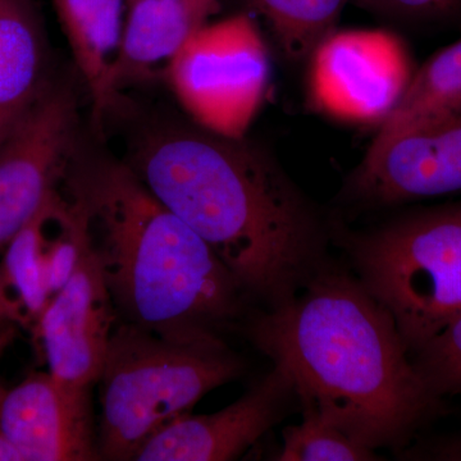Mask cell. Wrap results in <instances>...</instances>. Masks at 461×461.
<instances>
[{
    "label": "cell",
    "instance_id": "9",
    "mask_svg": "<svg viewBox=\"0 0 461 461\" xmlns=\"http://www.w3.org/2000/svg\"><path fill=\"white\" fill-rule=\"evenodd\" d=\"M344 193L373 206L461 194V108L369 148Z\"/></svg>",
    "mask_w": 461,
    "mask_h": 461
},
{
    "label": "cell",
    "instance_id": "14",
    "mask_svg": "<svg viewBox=\"0 0 461 461\" xmlns=\"http://www.w3.org/2000/svg\"><path fill=\"white\" fill-rule=\"evenodd\" d=\"M50 84L38 9L32 0H0V145Z\"/></svg>",
    "mask_w": 461,
    "mask_h": 461
},
{
    "label": "cell",
    "instance_id": "15",
    "mask_svg": "<svg viewBox=\"0 0 461 461\" xmlns=\"http://www.w3.org/2000/svg\"><path fill=\"white\" fill-rule=\"evenodd\" d=\"M76 66L102 117L112 107L109 75L120 50L124 0H53Z\"/></svg>",
    "mask_w": 461,
    "mask_h": 461
},
{
    "label": "cell",
    "instance_id": "4",
    "mask_svg": "<svg viewBox=\"0 0 461 461\" xmlns=\"http://www.w3.org/2000/svg\"><path fill=\"white\" fill-rule=\"evenodd\" d=\"M218 333L169 338L123 321L100 373V460H135L167 423L244 372Z\"/></svg>",
    "mask_w": 461,
    "mask_h": 461
},
{
    "label": "cell",
    "instance_id": "13",
    "mask_svg": "<svg viewBox=\"0 0 461 461\" xmlns=\"http://www.w3.org/2000/svg\"><path fill=\"white\" fill-rule=\"evenodd\" d=\"M209 14L190 0H131L109 75L112 102L127 85L142 80L158 68L166 72Z\"/></svg>",
    "mask_w": 461,
    "mask_h": 461
},
{
    "label": "cell",
    "instance_id": "8",
    "mask_svg": "<svg viewBox=\"0 0 461 461\" xmlns=\"http://www.w3.org/2000/svg\"><path fill=\"white\" fill-rule=\"evenodd\" d=\"M77 121L75 94L50 81L0 145V253L66 177Z\"/></svg>",
    "mask_w": 461,
    "mask_h": 461
},
{
    "label": "cell",
    "instance_id": "1",
    "mask_svg": "<svg viewBox=\"0 0 461 461\" xmlns=\"http://www.w3.org/2000/svg\"><path fill=\"white\" fill-rule=\"evenodd\" d=\"M204 240L245 295L272 308L327 263L318 212L263 149L193 126L145 135L127 165Z\"/></svg>",
    "mask_w": 461,
    "mask_h": 461
},
{
    "label": "cell",
    "instance_id": "16",
    "mask_svg": "<svg viewBox=\"0 0 461 461\" xmlns=\"http://www.w3.org/2000/svg\"><path fill=\"white\" fill-rule=\"evenodd\" d=\"M461 108V38L430 56L414 71L405 93L381 123L371 147L406 130L432 122Z\"/></svg>",
    "mask_w": 461,
    "mask_h": 461
},
{
    "label": "cell",
    "instance_id": "21",
    "mask_svg": "<svg viewBox=\"0 0 461 461\" xmlns=\"http://www.w3.org/2000/svg\"><path fill=\"white\" fill-rule=\"evenodd\" d=\"M372 14L417 25H447L461 21V0H351Z\"/></svg>",
    "mask_w": 461,
    "mask_h": 461
},
{
    "label": "cell",
    "instance_id": "2",
    "mask_svg": "<svg viewBox=\"0 0 461 461\" xmlns=\"http://www.w3.org/2000/svg\"><path fill=\"white\" fill-rule=\"evenodd\" d=\"M247 333L287 373L300 405L372 450L400 453L444 414L387 309L327 263L291 299L251 317Z\"/></svg>",
    "mask_w": 461,
    "mask_h": 461
},
{
    "label": "cell",
    "instance_id": "17",
    "mask_svg": "<svg viewBox=\"0 0 461 461\" xmlns=\"http://www.w3.org/2000/svg\"><path fill=\"white\" fill-rule=\"evenodd\" d=\"M44 205L11 240L0 267V309L12 327L39 321L50 302L41 258Z\"/></svg>",
    "mask_w": 461,
    "mask_h": 461
},
{
    "label": "cell",
    "instance_id": "25",
    "mask_svg": "<svg viewBox=\"0 0 461 461\" xmlns=\"http://www.w3.org/2000/svg\"><path fill=\"white\" fill-rule=\"evenodd\" d=\"M190 2L198 5L199 8L204 9L208 14H211V12L213 11L214 5H217L218 0H190Z\"/></svg>",
    "mask_w": 461,
    "mask_h": 461
},
{
    "label": "cell",
    "instance_id": "24",
    "mask_svg": "<svg viewBox=\"0 0 461 461\" xmlns=\"http://www.w3.org/2000/svg\"><path fill=\"white\" fill-rule=\"evenodd\" d=\"M11 330L12 326L5 321V315L2 313V309H0V344H5V342L7 341Z\"/></svg>",
    "mask_w": 461,
    "mask_h": 461
},
{
    "label": "cell",
    "instance_id": "5",
    "mask_svg": "<svg viewBox=\"0 0 461 461\" xmlns=\"http://www.w3.org/2000/svg\"><path fill=\"white\" fill-rule=\"evenodd\" d=\"M341 241L409 354L461 314V202L409 212Z\"/></svg>",
    "mask_w": 461,
    "mask_h": 461
},
{
    "label": "cell",
    "instance_id": "20",
    "mask_svg": "<svg viewBox=\"0 0 461 461\" xmlns=\"http://www.w3.org/2000/svg\"><path fill=\"white\" fill-rule=\"evenodd\" d=\"M412 366L437 399L461 393V314L411 355Z\"/></svg>",
    "mask_w": 461,
    "mask_h": 461
},
{
    "label": "cell",
    "instance_id": "12",
    "mask_svg": "<svg viewBox=\"0 0 461 461\" xmlns=\"http://www.w3.org/2000/svg\"><path fill=\"white\" fill-rule=\"evenodd\" d=\"M113 300L91 251L85 250L66 286L39 318V336L50 373L78 387L99 381L114 330Z\"/></svg>",
    "mask_w": 461,
    "mask_h": 461
},
{
    "label": "cell",
    "instance_id": "18",
    "mask_svg": "<svg viewBox=\"0 0 461 461\" xmlns=\"http://www.w3.org/2000/svg\"><path fill=\"white\" fill-rule=\"evenodd\" d=\"M268 23L278 48L294 62L308 59L351 0H247Z\"/></svg>",
    "mask_w": 461,
    "mask_h": 461
},
{
    "label": "cell",
    "instance_id": "23",
    "mask_svg": "<svg viewBox=\"0 0 461 461\" xmlns=\"http://www.w3.org/2000/svg\"><path fill=\"white\" fill-rule=\"evenodd\" d=\"M0 461H23V455L18 453L14 446L2 435H0Z\"/></svg>",
    "mask_w": 461,
    "mask_h": 461
},
{
    "label": "cell",
    "instance_id": "26",
    "mask_svg": "<svg viewBox=\"0 0 461 461\" xmlns=\"http://www.w3.org/2000/svg\"><path fill=\"white\" fill-rule=\"evenodd\" d=\"M5 388L0 384V399H2L3 395H5Z\"/></svg>",
    "mask_w": 461,
    "mask_h": 461
},
{
    "label": "cell",
    "instance_id": "7",
    "mask_svg": "<svg viewBox=\"0 0 461 461\" xmlns=\"http://www.w3.org/2000/svg\"><path fill=\"white\" fill-rule=\"evenodd\" d=\"M309 59L312 102L346 122H384L414 74L402 39L382 29L335 30Z\"/></svg>",
    "mask_w": 461,
    "mask_h": 461
},
{
    "label": "cell",
    "instance_id": "11",
    "mask_svg": "<svg viewBox=\"0 0 461 461\" xmlns=\"http://www.w3.org/2000/svg\"><path fill=\"white\" fill-rule=\"evenodd\" d=\"M90 390L35 373L0 399V435L23 461L100 460Z\"/></svg>",
    "mask_w": 461,
    "mask_h": 461
},
{
    "label": "cell",
    "instance_id": "3",
    "mask_svg": "<svg viewBox=\"0 0 461 461\" xmlns=\"http://www.w3.org/2000/svg\"><path fill=\"white\" fill-rule=\"evenodd\" d=\"M91 251L124 321L169 338L218 333L245 295L211 247L129 166L98 162L67 172Z\"/></svg>",
    "mask_w": 461,
    "mask_h": 461
},
{
    "label": "cell",
    "instance_id": "19",
    "mask_svg": "<svg viewBox=\"0 0 461 461\" xmlns=\"http://www.w3.org/2000/svg\"><path fill=\"white\" fill-rule=\"evenodd\" d=\"M303 420L282 432L278 461H373L379 460L372 448L357 444L338 427L308 406H302Z\"/></svg>",
    "mask_w": 461,
    "mask_h": 461
},
{
    "label": "cell",
    "instance_id": "10",
    "mask_svg": "<svg viewBox=\"0 0 461 461\" xmlns=\"http://www.w3.org/2000/svg\"><path fill=\"white\" fill-rule=\"evenodd\" d=\"M296 397L287 373L273 366L238 402L205 415H181L150 437L138 461H227L238 459L286 417Z\"/></svg>",
    "mask_w": 461,
    "mask_h": 461
},
{
    "label": "cell",
    "instance_id": "6",
    "mask_svg": "<svg viewBox=\"0 0 461 461\" xmlns=\"http://www.w3.org/2000/svg\"><path fill=\"white\" fill-rule=\"evenodd\" d=\"M165 74L194 123L241 139L262 107L271 66L256 21L240 14L200 26Z\"/></svg>",
    "mask_w": 461,
    "mask_h": 461
},
{
    "label": "cell",
    "instance_id": "22",
    "mask_svg": "<svg viewBox=\"0 0 461 461\" xmlns=\"http://www.w3.org/2000/svg\"><path fill=\"white\" fill-rule=\"evenodd\" d=\"M408 460L461 461V427L454 432L420 439L400 451Z\"/></svg>",
    "mask_w": 461,
    "mask_h": 461
}]
</instances>
